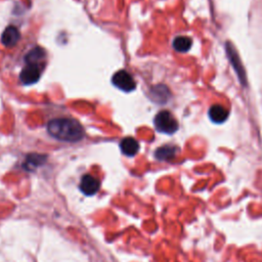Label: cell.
Masks as SVG:
<instances>
[{"instance_id":"9","label":"cell","mask_w":262,"mask_h":262,"mask_svg":"<svg viewBox=\"0 0 262 262\" xmlns=\"http://www.w3.org/2000/svg\"><path fill=\"white\" fill-rule=\"evenodd\" d=\"M120 148L125 156L133 157L139 150V143L133 137H125L120 142Z\"/></svg>"},{"instance_id":"4","label":"cell","mask_w":262,"mask_h":262,"mask_svg":"<svg viewBox=\"0 0 262 262\" xmlns=\"http://www.w3.org/2000/svg\"><path fill=\"white\" fill-rule=\"evenodd\" d=\"M112 83L115 87L119 88L124 92H131L136 87V83L133 77L127 71L124 70L118 71L114 74L112 78Z\"/></svg>"},{"instance_id":"6","label":"cell","mask_w":262,"mask_h":262,"mask_svg":"<svg viewBox=\"0 0 262 262\" xmlns=\"http://www.w3.org/2000/svg\"><path fill=\"white\" fill-rule=\"evenodd\" d=\"M99 186H100L99 180L90 174L84 175L81 178L80 185H79L80 190L86 195H92L96 193L97 190L99 189Z\"/></svg>"},{"instance_id":"5","label":"cell","mask_w":262,"mask_h":262,"mask_svg":"<svg viewBox=\"0 0 262 262\" xmlns=\"http://www.w3.org/2000/svg\"><path fill=\"white\" fill-rule=\"evenodd\" d=\"M226 53H227V56H228V58H229V60H230L232 67H233V69H234L235 72H236V75H237V77H238L241 83H242L243 85H245V84H246V74H245V72H244L243 66H242V63H241V60H239V58H238V55H237V53H236L234 47H233L232 44L229 43V42L226 43Z\"/></svg>"},{"instance_id":"14","label":"cell","mask_w":262,"mask_h":262,"mask_svg":"<svg viewBox=\"0 0 262 262\" xmlns=\"http://www.w3.org/2000/svg\"><path fill=\"white\" fill-rule=\"evenodd\" d=\"M45 57V52L40 47H34L31 49L28 54L25 57L26 62H35V63H41L43 58Z\"/></svg>"},{"instance_id":"7","label":"cell","mask_w":262,"mask_h":262,"mask_svg":"<svg viewBox=\"0 0 262 262\" xmlns=\"http://www.w3.org/2000/svg\"><path fill=\"white\" fill-rule=\"evenodd\" d=\"M20 38L19 31L14 26H8L4 29L1 35V43L6 47L14 46Z\"/></svg>"},{"instance_id":"12","label":"cell","mask_w":262,"mask_h":262,"mask_svg":"<svg viewBox=\"0 0 262 262\" xmlns=\"http://www.w3.org/2000/svg\"><path fill=\"white\" fill-rule=\"evenodd\" d=\"M46 161V156L38 155V154H31L27 157L26 161L24 162V169L27 171H33L39 166H41Z\"/></svg>"},{"instance_id":"3","label":"cell","mask_w":262,"mask_h":262,"mask_svg":"<svg viewBox=\"0 0 262 262\" xmlns=\"http://www.w3.org/2000/svg\"><path fill=\"white\" fill-rule=\"evenodd\" d=\"M43 66L41 63L26 62L19 74V80L24 85H33L39 81Z\"/></svg>"},{"instance_id":"1","label":"cell","mask_w":262,"mask_h":262,"mask_svg":"<svg viewBox=\"0 0 262 262\" xmlns=\"http://www.w3.org/2000/svg\"><path fill=\"white\" fill-rule=\"evenodd\" d=\"M48 133L55 139L66 142H77L84 137L82 125L72 118L52 119L47 124Z\"/></svg>"},{"instance_id":"13","label":"cell","mask_w":262,"mask_h":262,"mask_svg":"<svg viewBox=\"0 0 262 262\" xmlns=\"http://www.w3.org/2000/svg\"><path fill=\"white\" fill-rule=\"evenodd\" d=\"M172 45L176 51L184 53L190 49V47L192 45V40H191V38H189L187 36H177L173 40Z\"/></svg>"},{"instance_id":"2","label":"cell","mask_w":262,"mask_h":262,"mask_svg":"<svg viewBox=\"0 0 262 262\" xmlns=\"http://www.w3.org/2000/svg\"><path fill=\"white\" fill-rule=\"evenodd\" d=\"M154 124L159 132L168 135H172L178 130V122L168 111H161L158 113L155 117Z\"/></svg>"},{"instance_id":"10","label":"cell","mask_w":262,"mask_h":262,"mask_svg":"<svg viewBox=\"0 0 262 262\" xmlns=\"http://www.w3.org/2000/svg\"><path fill=\"white\" fill-rule=\"evenodd\" d=\"M177 151H178V148L174 145H163L157 148L155 152V157L159 161H171L172 159L175 158Z\"/></svg>"},{"instance_id":"8","label":"cell","mask_w":262,"mask_h":262,"mask_svg":"<svg viewBox=\"0 0 262 262\" xmlns=\"http://www.w3.org/2000/svg\"><path fill=\"white\" fill-rule=\"evenodd\" d=\"M209 118L211 119L212 122L216 123V124H221L223 122H225L228 118V111L220 105V104H213L208 112Z\"/></svg>"},{"instance_id":"11","label":"cell","mask_w":262,"mask_h":262,"mask_svg":"<svg viewBox=\"0 0 262 262\" xmlns=\"http://www.w3.org/2000/svg\"><path fill=\"white\" fill-rule=\"evenodd\" d=\"M151 99L157 103H166L170 97L169 89L165 85H157L150 89Z\"/></svg>"}]
</instances>
